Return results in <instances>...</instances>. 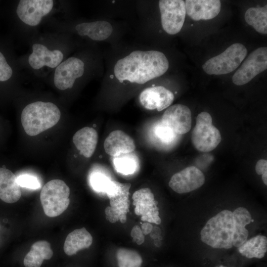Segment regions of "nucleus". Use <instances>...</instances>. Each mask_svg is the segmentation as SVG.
Masks as SVG:
<instances>
[{
  "mask_svg": "<svg viewBox=\"0 0 267 267\" xmlns=\"http://www.w3.org/2000/svg\"><path fill=\"white\" fill-rule=\"evenodd\" d=\"M169 66L168 59L160 51L135 50L117 61L114 72L120 82L143 84L163 75Z\"/></svg>",
  "mask_w": 267,
  "mask_h": 267,
  "instance_id": "1",
  "label": "nucleus"
},
{
  "mask_svg": "<svg viewBox=\"0 0 267 267\" xmlns=\"http://www.w3.org/2000/svg\"><path fill=\"white\" fill-rule=\"evenodd\" d=\"M60 117V111L55 104L36 101L25 107L21 120L25 133L30 136H35L55 125Z\"/></svg>",
  "mask_w": 267,
  "mask_h": 267,
  "instance_id": "2",
  "label": "nucleus"
},
{
  "mask_svg": "<svg viewBox=\"0 0 267 267\" xmlns=\"http://www.w3.org/2000/svg\"><path fill=\"white\" fill-rule=\"evenodd\" d=\"M234 228L233 213L223 210L207 222L200 232L201 240L213 248L230 249Z\"/></svg>",
  "mask_w": 267,
  "mask_h": 267,
  "instance_id": "3",
  "label": "nucleus"
},
{
  "mask_svg": "<svg viewBox=\"0 0 267 267\" xmlns=\"http://www.w3.org/2000/svg\"><path fill=\"white\" fill-rule=\"evenodd\" d=\"M70 188L62 180L53 179L42 188L40 200L44 214L55 217L63 213L70 204Z\"/></svg>",
  "mask_w": 267,
  "mask_h": 267,
  "instance_id": "4",
  "label": "nucleus"
},
{
  "mask_svg": "<svg viewBox=\"0 0 267 267\" xmlns=\"http://www.w3.org/2000/svg\"><path fill=\"white\" fill-rule=\"evenodd\" d=\"M247 53V49L244 45L235 43L220 54L206 61L202 65V68L209 75L228 74L239 66Z\"/></svg>",
  "mask_w": 267,
  "mask_h": 267,
  "instance_id": "5",
  "label": "nucleus"
},
{
  "mask_svg": "<svg viewBox=\"0 0 267 267\" xmlns=\"http://www.w3.org/2000/svg\"><path fill=\"white\" fill-rule=\"evenodd\" d=\"M212 118L206 112L199 113L191 135L194 147L201 152H209L215 149L221 142L222 137L219 130L212 124Z\"/></svg>",
  "mask_w": 267,
  "mask_h": 267,
  "instance_id": "6",
  "label": "nucleus"
},
{
  "mask_svg": "<svg viewBox=\"0 0 267 267\" xmlns=\"http://www.w3.org/2000/svg\"><path fill=\"white\" fill-rule=\"evenodd\" d=\"M161 24L164 31L175 35L181 29L186 15L185 1L182 0H161L159 1Z\"/></svg>",
  "mask_w": 267,
  "mask_h": 267,
  "instance_id": "7",
  "label": "nucleus"
},
{
  "mask_svg": "<svg viewBox=\"0 0 267 267\" xmlns=\"http://www.w3.org/2000/svg\"><path fill=\"white\" fill-rule=\"evenodd\" d=\"M267 68V48L259 47L252 51L232 77L237 86L245 85Z\"/></svg>",
  "mask_w": 267,
  "mask_h": 267,
  "instance_id": "8",
  "label": "nucleus"
},
{
  "mask_svg": "<svg viewBox=\"0 0 267 267\" xmlns=\"http://www.w3.org/2000/svg\"><path fill=\"white\" fill-rule=\"evenodd\" d=\"M133 204L135 206L134 213L141 216V220L160 224L161 219L159 216L158 202L149 188H143L135 191L133 194Z\"/></svg>",
  "mask_w": 267,
  "mask_h": 267,
  "instance_id": "9",
  "label": "nucleus"
},
{
  "mask_svg": "<svg viewBox=\"0 0 267 267\" xmlns=\"http://www.w3.org/2000/svg\"><path fill=\"white\" fill-rule=\"evenodd\" d=\"M53 6L52 0H21L16 9L20 19L26 24L35 26L48 14Z\"/></svg>",
  "mask_w": 267,
  "mask_h": 267,
  "instance_id": "10",
  "label": "nucleus"
},
{
  "mask_svg": "<svg viewBox=\"0 0 267 267\" xmlns=\"http://www.w3.org/2000/svg\"><path fill=\"white\" fill-rule=\"evenodd\" d=\"M85 64L81 59L71 57L56 67L54 75V84L59 89L65 90L73 87L76 79L84 73Z\"/></svg>",
  "mask_w": 267,
  "mask_h": 267,
  "instance_id": "11",
  "label": "nucleus"
},
{
  "mask_svg": "<svg viewBox=\"0 0 267 267\" xmlns=\"http://www.w3.org/2000/svg\"><path fill=\"white\" fill-rule=\"evenodd\" d=\"M131 186L130 183L111 180L105 192L109 199L110 206L122 223H126L127 214L129 212L130 201L129 197Z\"/></svg>",
  "mask_w": 267,
  "mask_h": 267,
  "instance_id": "12",
  "label": "nucleus"
},
{
  "mask_svg": "<svg viewBox=\"0 0 267 267\" xmlns=\"http://www.w3.org/2000/svg\"><path fill=\"white\" fill-rule=\"evenodd\" d=\"M205 181L204 174L195 166H190L174 174L169 186L176 192L182 194L193 191L202 186Z\"/></svg>",
  "mask_w": 267,
  "mask_h": 267,
  "instance_id": "13",
  "label": "nucleus"
},
{
  "mask_svg": "<svg viewBox=\"0 0 267 267\" xmlns=\"http://www.w3.org/2000/svg\"><path fill=\"white\" fill-rule=\"evenodd\" d=\"M161 123L176 134H186L191 127V111L187 106L183 104L172 105L164 112Z\"/></svg>",
  "mask_w": 267,
  "mask_h": 267,
  "instance_id": "14",
  "label": "nucleus"
},
{
  "mask_svg": "<svg viewBox=\"0 0 267 267\" xmlns=\"http://www.w3.org/2000/svg\"><path fill=\"white\" fill-rule=\"evenodd\" d=\"M139 99L145 109L161 111L171 105L174 95L171 91L159 86L144 89L140 93Z\"/></svg>",
  "mask_w": 267,
  "mask_h": 267,
  "instance_id": "15",
  "label": "nucleus"
},
{
  "mask_svg": "<svg viewBox=\"0 0 267 267\" xmlns=\"http://www.w3.org/2000/svg\"><path fill=\"white\" fill-rule=\"evenodd\" d=\"M32 49L33 52L30 55L28 61L34 69H39L44 66L54 68L61 63L63 58V54L60 50H50L40 44H34Z\"/></svg>",
  "mask_w": 267,
  "mask_h": 267,
  "instance_id": "16",
  "label": "nucleus"
},
{
  "mask_svg": "<svg viewBox=\"0 0 267 267\" xmlns=\"http://www.w3.org/2000/svg\"><path fill=\"white\" fill-rule=\"evenodd\" d=\"M186 13L193 20H209L220 12L221 3L219 0H186Z\"/></svg>",
  "mask_w": 267,
  "mask_h": 267,
  "instance_id": "17",
  "label": "nucleus"
},
{
  "mask_svg": "<svg viewBox=\"0 0 267 267\" xmlns=\"http://www.w3.org/2000/svg\"><path fill=\"white\" fill-rule=\"evenodd\" d=\"M104 148L109 155L116 157L134 151L135 145L133 139L121 130L111 132L104 142Z\"/></svg>",
  "mask_w": 267,
  "mask_h": 267,
  "instance_id": "18",
  "label": "nucleus"
},
{
  "mask_svg": "<svg viewBox=\"0 0 267 267\" xmlns=\"http://www.w3.org/2000/svg\"><path fill=\"white\" fill-rule=\"evenodd\" d=\"M21 196L16 176L8 169L0 168V199L11 204L18 201Z\"/></svg>",
  "mask_w": 267,
  "mask_h": 267,
  "instance_id": "19",
  "label": "nucleus"
},
{
  "mask_svg": "<svg viewBox=\"0 0 267 267\" xmlns=\"http://www.w3.org/2000/svg\"><path fill=\"white\" fill-rule=\"evenodd\" d=\"M73 141L81 154L89 158L94 152L97 144V133L93 128L84 127L74 134Z\"/></svg>",
  "mask_w": 267,
  "mask_h": 267,
  "instance_id": "20",
  "label": "nucleus"
},
{
  "mask_svg": "<svg viewBox=\"0 0 267 267\" xmlns=\"http://www.w3.org/2000/svg\"><path fill=\"white\" fill-rule=\"evenodd\" d=\"M232 213L234 225L232 245L238 248L247 240L249 231L245 226L251 222L252 216L243 207L237 208Z\"/></svg>",
  "mask_w": 267,
  "mask_h": 267,
  "instance_id": "21",
  "label": "nucleus"
},
{
  "mask_svg": "<svg viewBox=\"0 0 267 267\" xmlns=\"http://www.w3.org/2000/svg\"><path fill=\"white\" fill-rule=\"evenodd\" d=\"M93 238L85 227L76 229L69 233L64 242L63 249L68 256L76 254L79 251L89 248Z\"/></svg>",
  "mask_w": 267,
  "mask_h": 267,
  "instance_id": "22",
  "label": "nucleus"
},
{
  "mask_svg": "<svg viewBox=\"0 0 267 267\" xmlns=\"http://www.w3.org/2000/svg\"><path fill=\"white\" fill-rule=\"evenodd\" d=\"M75 28L79 35L87 36L91 40L97 41L106 39L113 31L112 25L105 21L82 23Z\"/></svg>",
  "mask_w": 267,
  "mask_h": 267,
  "instance_id": "23",
  "label": "nucleus"
},
{
  "mask_svg": "<svg viewBox=\"0 0 267 267\" xmlns=\"http://www.w3.org/2000/svg\"><path fill=\"white\" fill-rule=\"evenodd\" d=\"M53 254L49 242L44 240L37 241L25 256L24 265L25 267H40L44 260H49Z\"/></svg>",
  "mask_w": 267,
  "mask_h": 267,
  "instance_id": "24",
  "label": "nucleus"
},
{
  "mask_svg": "<svg viewBox=\"0 0 267 267\" xmlns=\"http://www.w3.org/2000/svg\"><path fill=\"white\" fill-rule=\"evenodd\" d=\"M239 252L248 259L263 258L267 251V238L264 235H257L247 240L238 248Z\"/></svg>",
  "mask_w": 267,
  "mask_h": 267,
  "instance_id": "25",
  "label": "nucleus"
},
{
  "mask_svg": "<svg viewBox=\"0 0 267 267\" xmlns=\"http://www.w3.org/2000/svg\"><path fill=\"white\" fill-rule=\"evenodd\" d=\"M246 23L253 26L258 32L267 33V5L263 7H251L245 13Z\"/></svg>",
  "mask_w": 267,
  "mask_h": 267,
  "instance_id": "26",
  "label": "nucleus"
},
{
  "mask_svg": "<svg viewBox=\"0 0 267 267\" xmlns=\"http://www.w3.org/2000/svg\"><path fill=\"white\" fill-rule=\"evenodd\" d=\"M118 267H141L142 258L135 250L120 248L116 252Z\"/></svg>",
  "mask_w": 267,
  "mask_h": 267,
  "instance_id": "27",
  "label": "nucleus"
},
{
  "mask_svg": "<svg viewBox=\"0 0 267 267\" xmlns=\"http://www.w3.org/2000/svg\"><path fill=\"white\" fill-rule=\"evenodd\" d=\"M113 164L117 172L125 175L133 174L137 167V161L129 153L115 157Z\"/></svg>",
  "mask_w": 267,
  "mask_h": 267,
  "instance_id": "28",
  "label": "nucleus"
},
{
  "mask_svg": "<svg viewBox=\"0 0 267 267\" xmlns=\"http://www.w3.org/2000/svg\"><path fill=\"white\" fill-rule=\"evenodd\" d=\"M111 180L100 173L92 174L90 178V182L92 188L99 192H106L110 185Z\"/></svg>",
  "mask_w": 267,
  "mask_h": 267,
  "instance_id": "29",
  "label": "nucleus"
},
{
  "mask_svg": "<svg viewBox=\"0 0 267 267\" xmlns=\"http://www.w3.org/2000/svg\"><path fill=\"white\" fill-rule=\"evenodd\" d=\"M154 133L155 135L164 143L172 142L176 134L171 129L163 125L161 123L155 127Z\"/></svg>",
  "mask_w": 267,
  "mask_h": 267,
  "instance_id": "30",
  "label": "nucleus"
},
{
  "mask_svg": "<svg viewBox=\"0 0 267 267\" xmlns=\"http://www.w3.org/2000/svg\"><path fill=\"white\" fill-rule=\"evenodd\" d=\"M17 180L19 185L23 187L36 189L41 186L38 178L29 175H20L17 177Z\"/></svg>",
  "mask_w": 267,
  "mask_h": 267,
  "instance_id": "31",
  "label": "nucleus"
},
{
  "mask_svg": "<svg viewBox=\"0 0 267 267\" xmlns=\"http://www.w3.org/2000/svg\"><path fill=\"white\" fill-rule=\"evenodd\" d=\"M13 71L4 55L0 52V81H6L12 76Z\"/></svg>",
  "mask_w": 267,
  "mask_h": 267,
  "instance_id": "32",
  "label": "nucleus"
},
{
  "mask_svg": "<svg viewBox=\"0 0 267 267\" xmlns=\"http://www.w3.org/2000/svg\"><path fill=\"white\" fill-rule=\"evenodd\" d=\"M131 236L133 238V241L137 245H141L145 241V237L143 234L141 228L138 225H134L131 231Z\"/></svg>",
  "mask_w": 267,
  "mask_h": 267,
  "instance_id": "33",
  "label": "nucleus"
},
{
  "mask_svg": "<svg viewBox=\"0 0 267 267\" xmlns=\"http://www.w3.org/2000/svg\"><path fill=\"white\" fill-rule=\"evenodd\" d=\"M105 214L106 219L111 223H115L119 221L111 206H107L105 208Z\"/></svg>",
  "mask_w": 267,
  "mask_h": 267,
  "instance_id": "34",
  "label": "nucleus"
},
{
  "mask_svg": "<svg viewBox=\"0 0 267 267\" xmlns=\"http://www.w3.org/2000/svg\"><path fill=\"white\" fill-rule=\"evenodd\" d=\"M255 170L258 175H262L267 172V161L265 159L259 160L255 167Z\"/></svg>",
  "mask_w": 267,
  "mask_h": 267,
  "instance_id": "35",
  "label": "nucleus"
},
{
  "mask_svg": "<svg viewBox=\"0 0 267 267\" xmlns=\"http://www.w3.org/2000/svg\"><path fill=\"white\" fill-rule=\"evenodd\" d=\"M141 231L144 235H147L151 233L153 226L151 223L148 222H144L141 224Z\"/></svg>",
  "mask_w": 267,
  "mask_h": 267,
  "instance_id": "36",
  "label": "nucleus"
},
{
  "mask_svg": "<svg viewBox=\"0 0 267 267\" xmlns=\"http://www.w3.org/2000/svg\"><path fill=\"white\" fill-rule=\"evenodd\" d=\"M262 179L265 185H267V172L262 175Z\"/></svg>",
  "mask_w": 267,
  "mask_h": 267,
  "instance_id": "37",
  "label": "nucleus"
},
{
  "mask_svg": "<svg viewBox=\"0 0 267 267\" xmlns=\"http://www.w3.org/2000/svg\"><path fill=\"white\" fill-rule=\"evenodd\" d=\"M219 267H224V266H223L222 265H221Z\"/></svg>",
  "mask_w": 267,
  "mask_h": 267,
  "instance_id": "38",
  "label": "nucleus"
},
{
  "mask_svg": "<svg viewBox=\"0 0 267 267\" xmlns=\"http://www.w3.org/2000/svg\"><path fill=\"white\" fill-rule=\"evenodd\" d=\"M254 220H253V219L251 220V222H254Z\"/></svg>",
  "mask_w": 267,
  "mask_h": 267,
  "instance_id": "39",
  "label": "nucleus"
}]
</instances>
